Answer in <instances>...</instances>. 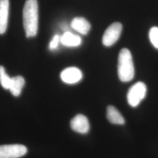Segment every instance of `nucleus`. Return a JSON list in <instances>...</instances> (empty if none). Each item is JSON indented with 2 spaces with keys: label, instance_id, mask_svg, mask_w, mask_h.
<instances>
[{
  "label": "nucleus",
  "instance_id": "obj_4",
  "mask_svg": "<svg viewBox=\"0 0 158 158\" xmlns=\"http://www.w3.org/2000/svg\"><path fill=\"white\" fill-rule=\"evenodd\" d=\"M27 147L21 144L0 146V158H19L27 153Z\"/></svg>",
  "mask_w": 158,
  "mask_h": 158
},
{
  "label": "nucleus",
  "instance_id": "obj_3",
  "mask_svg": "<svg viewBox=\"0 0 158 158\" xmlns=\"http://www.w3.org/2000/svg\"><path fill=\"white\" fill-rule=\"evenodd\" d=\"M147 86L143 82L139 81L130 87L127 94V101L130 106L137 107L147 94Z\"/></svg>",
  "mask_w": 158,
  "mask_h": 158
},
{
  "label": "nucleus",
  "instance_id": "obj_8",
  "mask_svg": "<svg viewBox=\"0 0 158 158\" xmlns=\"http://www.w3.org/2000/svg\"><path fill=\"white\" fill-rule=\"evenodd\" d=\"M9 0H0V34H4L8 26Z\"/></svg>",
  "mask_w": 158,
  "mask_h": 158
},
{
  "label": "nucleus",
  "instance_id": "obj_13",
  "mask_svg": "<svg viewBox=\"0 0 158 158\" xmlns=\"http://www.w3.org/2000/svg\"><path fill=\"white\" fill-rule=\"evenodd\" d=\"M11 79L6 73L5 68L0 66V83L4 89H10Z\"/></svg>",
  "mask_w": 158,
  "mask_h": 158
},
{
  "label": "nucleus",
  "instance_id": "obj_10",
  "mask_svg": "<svg viewBox=\"0 0 158 158\" xmlns=\"http://www.w3.org/2000/svg\"><path fill=\"white\" fill-rule=\"evenodd\" d=\"M82 40L81 37L70 32H65L60 37V42L66 47H77L81 45Z\"/></svg>",
  "mask_w": 158,
  "mask_h": 158
},
{
  "label": "nucleus",
  "instance_id": "obj_2",
  "mask_svg": "<svg viewBox=\"0 0 158 158\" xmlns=\"http://www.w3.org/2000/svg\"><path fill=\"white\" fill-rule=\"evenodd\" d=\"M118 74L119 79L123 82H129L134 77L132 56L128 49H122L119 53Z\"/></svg>",
  "mask_w": 158,
  "mask_h": 158
},
{
  "label": "nucleus",
  "instance_id": "obj_6",
  "mask_svg": "<svg viewBox=\"0 0 158 158\" xmlns=\"http://www.w3.org/2000/svg\"><path fill=\"white\" fill-rule=\"evenodd\" d=\"M63 81L67 84H75L80 81L83 77L81 71L77 68L70 67L64 69L60 74Z\"/></svg>",
  "mask_w": 158,
  "mask_h": 158
},
{
  "label": "nucleus",
  "instance_id": "obj_5",
  "mask_svg": "<svg viewBox=\"0 0 158 158\" xmlns=\"http://www.w3.org/2000/svg\"><path fill=\"white\" fill-rule=\"evenodd\" d=\"M122 30L123 25L121 23H114L110 25L103 35V45L107 47L113 45L118 40Z\"/></svg>",
  "mask_w": 158,
  "mask_h": 158
},
{
  "label": "nucleus",
  "instance_id": "obj_14",
  "mask_svg": "<svg viewBox=\"0 0 158 158\" xmlns=\"http://www.w3.org/2000/svg\"><path fill=\"white\" fill-rule=\"evenodd\" d=\"M149 37L153 46L158 49V28L154 27L150 29Z\"/></svg>",
  "mask_w": 158,
  "mask_h": 158
},
{
  "label": "nucleus",
  "instance_id": "obj_7",
  "mask_svg": "<svg viewBox=\"0 0 158 158\" xmlns=\"http://www.w3.org/2000/svg\"><path fill=\"white\" fill-rule=\"evenodd\" d=\"M72 129L82 134H87L90 130V124L87 118L83 114H77L70 121Z\"/></svg>",
  "mask_w": 158,
  "mask_h": 158
},
{
  "label": "nucleus",
  "instance_id": "obj_11",
  "mask_svg": "<svg viewBox=\"0 0 158 158\" xmlns=\"http://www.w3.org/2000/svg\"><path fill=\"white\" fill-rule=\"evenodd\" d=\"M107 118L113 124L123 125L125 119L118 110L113 106H109L107 109Z\"/></svg>",
  "mask_w": 158,
  "mask_h": 158
},
{
  "label": "nucleus",
  "instance_id": "obj_15",
  "mask_svg": "<svg viewBox=\"0 0 158 158\" xmlns=\"http://www.w3.org/2000/svg\"><path fill=\"white\" fill-rule=\"evenodd\" d=\"M60 42V37L58 35H55L50 42L49 49L51 50H54V49H56Z\"/></svg>",
  "mask_w": 158,
  "mask_h": 158
},
{
  "label": "nucleus",
  "instance_id": "obj_12",
  "mask_svg": "<svg viewBox=\"0 0 158 158\" xmlns=\"http://www.w3.org/2000/svg\"><path fill=\"white\" fill-rule=\"evenodd\" d=\"M25 79L23 76H17L12 77L9 89L12 94L15 97L19 96L25 85Z\"/></svg>",
  "mask_w": 158,
  "mask_h": 158
},
{
  "label": "nucleus",
  "instance_id": "obj_1",
  "mask_svg": "<svg viewBox=\"0 0 158 158\" xmlns=\"http://www.w3.org/2000/svg\"><path fill=\"white\" fill-rule=\"evenodd\" d=\"M23 23L26 36H36L38 29V4L37 0H26L23 10Z\"/></svg>",
  "mask_w": 158,
  "mask_h": 158
},
{
  "label": "nucleus",
  "instance_id": "obj_9",
  "mask_svg": "<svg viewBox=\"0 0 158 158\" xmlns=\"http://www.w3.org/2000/svg\"><path fill=\"white\" fill-rule=\"evenodd\" d=\"M71 27L81 35L88 34L90 30V23L83 17L74 18L71 22Z\"/></svg>",
  "mask_w": 158,
  "mask_h": 158
}]
</instances>
